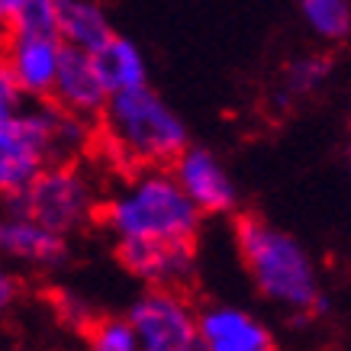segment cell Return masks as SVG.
<instances>
[{
    "mask_svg": "<svg viewBox=\"0 0 351 351\" xmlns=\"http://www.w3.org/2000/svg\"><path fill=\"white\" fill-rule=\"evenodd\" d=\"M200 351H277L261 319L239 306H210L197 313Z\"/></svg>",
    "mask_w": 351,
    "mask_h": 351,
    "instance_id": "cell-12",
    "label": "cell"
},
{
    "mask_svg": "<svg viewBox=\"0 0 351 351\" xmlns=\"http://www.w3.org/2000/svg\"><path fill=\"white\" fill-rule=\"evenodd\" d=\"M29 3H32V0H0V32H3V36L13 29L16 16H20Z\"/></svg>",
    "mask_w": 351,
    "mask_h": 351,
    "instance_id": "cell-21",
    "label": "cell"
},
{
    "mask_svg": "<svg viewBox=\"0 0 351 351\" xmlns=\"http://www.w3.org/2000/svg\"><path fill=\"white\" fill-rule=\"evenodd\" d=\"M16 300H20V280L7 261H0V319L16 306Z\"/></svg>",
    "mask_w": 351,
    "mask_h": 351,
    "instance_id": "cell-19",
    "label": "cell"
},
{
    "mask_svg": "<svg viewBox=\"0 0 351 351\" xmlns=\"http://www.w3.org/2000/svg\"><path fill=\"white\" fill-rule=\"evenodd\" d=\"M174 165V181L187 193V200L206 213H232L235 200H239V191H235L229 171L223 168V161L216 158L210 149H197V145H187V149L171 161Z\"/></svg>",
    "mask_w": 351,
    "mask_h": 351,
    "instance_id": "cell-8",
    "label": "cell"
},
{
    "mask_svg": "<svg viewBox=\"0 0 351 351\" xmlns=\"http://www.w3.org/2000/svg\"><path fill=\"white\" fill-rule=\"evenodd\" d=\"M20 87H16V81H13V71L10 64L3 62V55H0V104H7V107H20Z\"/></svg>",
    "mask_w": 351,
    "mask_h": 351,
    "instance_id": "cell-20",
    "label": "cell"
},
{
    "mask_svg": "<svg viewBox=\"0 0 351 351\" xmlns=\"http://www.w3.org/2000/svg\"><path fill=\"white\" fill-rule=\"evenodd\" d=\"M329 71V64L326 62H316V58H306V62H297L293 68L287 71V84L290 90H297V94H306L313 87L319 84L322 77Z\"/></svg>",
    "mask_w": 351,
    "mask_h": 351,
    "instance_id": "cell-17",
    "label": "cell"
},
{
    "mask_svg": "<svg viewBox=\"0 0 351 351\" xmlns=\"http://www.w3.org/2000/svg\"><path fill=\"white\" fill-rule=\"evenodd\" d=\"M107 136L138 165H171L187 149V126L149 84L107 97Z\"/></svg>",
    "mask_w": 351,
    "mask_h": 351,
    "instance_id": "cell-4",
    "label": "cell"
},
{
    "mask_svg": "<svg viewBox=\"0 0 351 351\" xmlns=\"http://www.w3.org/2000/svg\"><path fill=\"white\" fill-rule=\"evenodd\" d=\"M49 97H55V107H62L64 113H75L81 119L104 113L110 94L104 81H100V75H97L94 55L64 45L62 62H58V75H55Z\"/></svg>",
    "mask_w": 351,
    "mask_h": 351,
    "instance_id": "cell-11",
    "label": "cell"
},
{
    "mask_svg": "<svg viewBox=\"0 0 351 351\" xmlns=\"http://www.w3.org/2000/svg\"><path fill=\"white\" fill-rule=\"evenodd\" d=\"M10 206L23 210L26 216H32L36 223L49 226L52 232L68 235L84 229L97 213V197L94 187L84 174L71 165H45L26 187H23L13 200H7Z\"/></svg>",
    "mask_w": 351,
    "mask_h": 351,
    "instance_id": "cell-5",
    "label": "cell"
},
{
    "mask_svg": "<svg viewBox=\"0 0 351 351\" xmlns=\"http://www.w3.org/2000/svg\"><path fill=\"white\" fill-rule=\"evenodd\" d=\"M94 64L104 87H107V94H119V90L149 84V64L138 52V45L117 36V32L110 36L107 45H100L94 52Z\"/></svg>",
    "mask_w": 351,
    "mask_h": 351,
    "instance_id": "cell-14",
    "label": "cell"
},
{
    "mask_svg": "<svg viewBox=\"0 0 351 351\" xmlns=\"http://www.w3.org/2000/svg\"><path fill=\"white\" fill-rule=\"evenodd\" d=\"M64 258H68L64 235L36 223L16 206H7L0 213V261H7L10 267L20 265L36 267V271H52L64 265Z\"/></svg>",
    "mask_w": 351,
    "mask_h": 351,
    "instance_id": "cell-7",
    "label": "cell"
},
{
    "mask_svg": "<svg viewBox=\"0 0 351 351\" xmlns=\"http://www.w3.org/2000/svg\"><path fill=\"white\" fill-rule=\"evenodd\" d=\"M62 49L64 43L55 32H7L3 62L10 64L13 81H16L23 97L43 100L52 94Z\"/></svg>",
    "mask_w": 351,
    "mask_h": 351,
    "instance_id": "cell-9",
    "label": "cell"
},
{
    "mask_svg": "<svg viewBox=\"0 0 351 351\" xmlns=\"http://www.w3.org/2000/svg\"><path fill=\"white\" fill-rule=\"evenodd\" d=\"M306 26L319 39L339 43L351 32V0H297Z\"/></svg>",
    "mask_w": 351,
    "mask_h": 351,
    "instance_id": "cell-15",
    "label": "cell"
},
{
    "mask_svg": "<svg viewBox=\"0 0 351 351\" xmlns=\"http://www.w3.org/2000/svg\"><path fill=\"white\" fill-rule=\"evenodd\" d=\"M55 23H58V39L64 45L90 55L100 45H107L113 36L107 13L94 0H55Z\"/></svg>",
    "mask_w": 351,
    "mask_h": 351,
    "instance_id": "cell-13",
    "label": "cell"
},
{
    "mask_svg": "<svg viewBox=\"0 0 351 351\" xmlns=\"http://www.w3.org/2000/svg\"><path fill=\"white\" fill-rule=\"evenodd\" d=\"M10 110H16V107H7V104H0V117H7Z\"/></svg>",
    "mask_w": 351,
    "mask_h": 351,
    "instance_id": "cell-22",
    "label": "cell"
},
{
    "mask_svg": "<svg viewBox=\"0 0 351 351\" xmlns=\"http://www.w3.org/2000/svg\"><path fill=\"white\" fill-rule=\"evenodd\" d=\"M87 351H138L136 329L123 316H104L87 322Z\"/></svg>",
    "mask_w": 351,
    "mask_h": 351,
    "instance_id": "cell-16",
    "label": "cell"
},
{
    "mask_svg": "<svg viewBox=\"0 0 351 351\" xmlns=\"http://www.w3.org/2000/svg\"><path fill=\"white\" fill-rule=\"evenodd\" d=\"M117 258L132 277L155 287H174L193 274V242L119 239Z\"/></svg>",
    "mask_w": 351,
    "mask_h": 351,
    "instance_id": "cell-10",
    "label": "cell"
},
{
    "mask_svg": "<svg viewBox=\"0 0 351 351\" xmlns=\"http://www.w3.org/2000/svg\"><path fill=\"white\" fill-rule=\"evenodd\" d=\"M203 213L178 187L174 174L152 168L129 181L104 203V223L119 239H161L193 242Z\"/></svg>",
    "mask_w": 351,
    "mask_h": 351,
    "instance_id": "cell-3",
    "label": "cell"
},
{
    "mask_svg": "<svg viewBox=\"0 0 351 351\" xmlns=\"http://www.w3.org/2000/svg\"><path fill=\"white\" fill-rule=\"evenodd\" d=\"M235 242L261 297L290 313L329 309V300L322 297L319 287L316 261L300 239L258 216H245L235 226Z\"/></svg>",
    "mask_w": 351,
    "mask_h": 351,
    "instance_id": "cell-1",
    "label": "cell"
},
{
    "mask_svg": "<svg viewBox=\"0 0 351 351\" xmlns=\"http://www.w3.org/2000/svg\"><path fill=\"white\" fill-rule=\"evenodd\" d=\"M58 316H62L64 322H71V326L87 329V322H90V306H87L81 297H75V293H62V297H58Z\"/></svg>",
    "mask_w": 351,
    "mask_h": 351,
    "instance_id": "cell-18",
    "label": "cell"
},
{
    "mask_svg": "<svg viewBox=\"0 0 351 351\" xmlns=\"http://www.w3.org/2000/svg\"><path fill=\"white\" fill-rule=\"evenodd\" d=\"M87 123L62 107L10 110L0 117V200H13L55 158L84 149Z\"/></svg>",
    "mask_w": 351,
    "mask_h": 351,
    "instance_id": "cell-2",
    "label": "cell"
},
{
    "mask_svg": "<svg viewBox=\"0 0 351 351\" xmlns=\"http://www.w3.org/2000/svg\"><path fill=\"white\" fill-rule=\"evenodd\" d=\"M138 351H200L197 313L171 287H152L129 306Z\"/></svg>",
    "mask_w": 351,
    "mask_h": 351,
    "instance_id": "cell-6",
    "label": "cell"
}]
</instances>
